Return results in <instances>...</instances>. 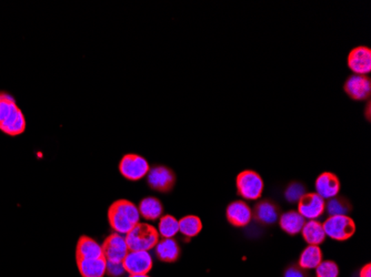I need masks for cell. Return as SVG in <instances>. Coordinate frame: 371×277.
Segmentation results:
<instances>
[{
    "label": "cell",
    "mask_w": 371,
    "mask_h": 277,
    "mask_svg": "<svg viewBox=\"0 0 371 277\" xmlns=\"http://www.w3.org/2000/svg\"><path fill=\"white\" fill-rule=\"evenodd\" d=\"M323 260V251L321 246L308 245L301 252L298 266L303 269H316Z\"/></svg>",
    "instance_id": "44dd1931"
},
{
    "label": "cell",
    "mask_w": 371,
    "mask_h": 277,
    "mask_svg": "<svg viewBox=\"0 0 371 277\" xmlns=\"http://www.w3.org/2000/svg\"><path fill=\"white\" fill-rule=\"evenodd\" d=\"M316 193L326 201L336 198L340 192V181L336 174L323 172L318 176L315 183Z\"/></svg>",
    "instance_id": "5bb4252c"
},
{
    "label": "cell",
    "mask_w": 371,
    "mask_h": 277,
    "mask_svg": "<svg viewBox=\"0 0 371 277\" xmlns=\"http://www.w3.org/2000/svg\"><path fill=\"white\" fill-rule=\"evenodd\" d=\"M138 211L140 216L148 220H158L164 212V207L158 198L153 196L142 198L138 205Z\"/></svg>",
    "instance_id": "7402d4cb"
},
{
    "label": "cell",
    "mask_w": 371,
    "mask_h": 277,
    "mask_svg": "<svg viewBox=\"0 0 371 277\" xmlns=\"http://www.w3.org/2000/svg\"><path fill=\"white\" fill-rule=\"evenodd\" d=\"M297 203L298 213L305 220H317L323 214L326 207V201L317 193H306Z\"/></svg>",
    "instance_id": "30bf717a"
},
{
    "label": "cell",
    "mask_w": 371,
    "mask_h": 277,
    "mask_svg": "<svg viewBox=\"0 0 371 277\" xmlns=\"http://www.w3.org/2000/svg\"><path fill=\"white\" fill-rule=\"evenodd\" d=\"M236 185L239 196L249 201L258 200L264 192V180L256 171L245 170L239 173L236 178Z\"/></svg>",
    "instance_id": "277c9868"
},
{
    "label": "cell",
    "mask_w": 371,
    "mask_h": 277,
    "mask_svg": "<svg viewBox=\"0 0 371 277\" xmlns=\"http://www.w3.org/2000/svg\"><path fill=\"white\" fill-rule=\"evenodd\" d=\"M279 207L272 201H261L256 205L255 211L252 212V218L258 220L264 225H272L279 218Z\"/></svg>",
    "instance_id": "e0dca14e"
},
{
    "label": "cell",
    "mask_w": 371,
    "mask_h": 277,
    "mask_svg": "<svg viewBox=\"0 0 371 277\" xmlns=\"http://www.w3.org/2000/svg\"><path fill=\"white\" fill-rule=\"evenodd\" d=\"M148 185L158 192H169L176 183V176L173 171L162 165L151 167L147 174Z\"/></svg>",
    "instance_id": "9c48e42d"
},
{
    "label": "cell",
    "mask_w": 371,
    "mask_h": 277,
    "mask_svg": "<svg viewBox=\"0 0 371 277\" xmlns=\"http://www.w3.org/2000/svg\"><path fill=\"white\" fill-rule=\"evenodd\" d=\"M352 209V205L349 203L348 200L345 198H330L326 202V207L325 211H327L329 216H334V215H347L350 212Z\"/></svg>",
    "instance_id": "d4e9b609"
},
{
    "label": "cell",
    "mask_w": 371,
    "mask_h": 277,
    "mask_svg": "<svg viewBox=\"0 0 371 277\" xmlns=\"http://www.w3.org/2000/svg\"><path fill=\"white\" fill-rule=\"evenodd\" d=\"M149 170H151V167L147 160L133 153L122 156L120 162V174L129 181L142 180L147 176Z\"/></svg>",
    "instance_id": "8992f818"
},
{
    "label": "cell",
    "mask_w": 371,
    "mask_h": 277,
    "mask_svg": "<svg viewBox=\"0 0 371 277\" xmlns=\"http://www.w3.org/2000/svg\"><path fill=\"white\" fill-rule=\"evenodd\" d=\"M129 277H151L147 275H131Z\"/></svg>",
    "instance_id": "1f68e13d"
},
{
    "label": "cell",
    "mask_w": 371,
    "mask_h": 277,
    "mask_svg": "<svg viewBox=\"0 0 371 277\" xmlns=\"http://www.w3.org/2000/svg\"><path fill=\"white\" fill-rule=\"evenodd\" d=\"M156 255L164 263H173L180 256V247L173 238H164L157 243Z\"/></svg>",
    "instance_id": "d6986e66"
},
{
    "label": "cell",
    "mask_w": 371,
    "mask_h": 277,
    "mask_svg": "<svg viewBox=\"0 0 371 277\" xmlns=\"http://www.w3.org/2000/svg\"><path fill=\"white\" fill-rule=\"evenodd\" d=\"M301 233L308 245L319 246L325 242L327 238L323 223L318 222L317 220H307Z\"/></svg>",
    "instance_id": "ac0fdd59"
},
{
    "label": "cell",
    "mask_w": 371,
    "mask_h": 277,
    "mask_svg": "<svg viewBox=\"0 0 371 277\" xmlns=\"http://www.w3.org/2000/svg\"><path fill=\"white\" fill-rule=\"evenodd\" d=\"M158 233L164 238H173L179 232L178 220L173 215H164L158 224Z\"/></svg>",
    "instance_id": "cb8c5ba5"
},
{
    "label": "cell",
    "mask_w": 371,
    "mask_h": 277,
    "mask_svg": "<svg viewBox=\"0 0 371 277\" xmlns=\"http://www.w3.org/2000/svg\"><path fill=\"white\" fill-rule=\"evenodd\" d=\"M179 232L186 238H195L202 232V222L196 215H186L178 220Z\"/></svg>",
    "instance_id": "603a6c76"
},
{
    "label": "cell",
    "mask_w": 371,
    "mask_h": 277,
    "mask_svg": "<svg viewBox=\"0 0 371 277\" xmlns=\"http://www.w3.org/2000/svg\"><path fill=\"white\" fill-rule=\"evenodd\" d=\"M77 267L82 277H104L107 269V260L102 258L94 260H76Z\"/></svg>",
    "instance_id": "2e32d148"
},
{
    "label": "cell",
    "mask_w": 371,
    "mask_h": 277,
    "mask_svg": "<svg viewBox=\"0 0 371 277\" xmlns=\"http://www.w3.org/2000/svg\"><path fill=\"white\" fill-rule=\"evenodd\" d=\"M159 236L160 235L156 227H153L151 224L138 223L131 232L126 234L125 238L129 251L149 252L151 249L156 247Z\"/></svg>",
    "instance_id": "3957f363"
},
{
    "label": "cell",
    "mask_w": 371,
    "mask_h": 277,
    "mask_svg": "<svg viewBox=\"0 0 371 277\" xmlns=\"http://www.w3.org/2000/svg\"><path fill=\"white\" fill-rule=\"evenodd\" d=\"M285 277H306V274L303 273V269H301L299 266H292L287 269Z\"/></svg>",
    "instance_id": "f1b7e54d"
},
{
    "label": "cell",
    "mask_w": 371,
    "mask_h": 277,
    "mask_svg": "<svg viewBox=\"0 0 371 277\" xmlns=\"http://www.w3.org/2000/svg\"><path fill=\"white\" fill-rule=\"evenodd\" d=\"M102 255L107 262L122 263L126 255L129 252L127 242L124 235L113 233L109 235L102 245Z\"/></svg>",
    "instance_id": "ba28073f"
},
{
    "label": "cell",
    "mask_w": 371,
    "mask_h": 277,
    "mask_svg": "<svg viewBox=\"0 0 371 277\" xmlns=\"http://www.w3.org/2000/svg\"><path fill=\"white\" fill-rule=\"evenodd\" d=\"M317 277H338L339 276V266L334 260H323L316 269Z\"/></svg>",
    "instance_id": "484cf974"
},
{
    "label": "cell",
    "mask_w": 371,
    "mask_h": 277,
    "mask_svg": "<svg viewBox=\"0 0 371 277\" xmlns=\"http://www.w3.org/2000/svg\"><path fill=\"white\" fill-rule=\"evenodd\" d=\"M365 112H367V119H370V103H368V105H367Z\"/></svg>",
    "instance_id": "4dcf8cb0"
},
{
    "label": "cell",
    "mask_w": 371,
    "mask_h": 277,
    "mask_svg": "<svg viewBox=\"0 0 371 277\" xmlns=\"http://www.w3.org/2000/svg\"><path fill=\"white\" fill-rule=\"evenodd\" d=\"M306 187L299 182H292V184L287 187L286 192H285V196H286L287 201L290 203H296L306 194Z\"/></svg>",
    "instance_id": "4316f807"
},
{
    "label": "cell",
    "mask_w": 371,
    "mask_h": 277,
    "mask_svg": "<svg viewBox=\"0 0 371 277\" xmlns=\"http://www.w3.org/2000/svg\"><path fill=\"white\" fill-rule=\"evenodd\" d=\"M102 249L100 244L89 236H82L76 246V260H94L102 258Z\"/></svg>",
    "instance_id": "9a60e30c"
},
{
    "label": "cell",
    "mask_w": 371,
    "mask_h": 277,
    "mask_svg": "<svg viewBox=\"0 0 371 277\" xmlns=\"http://www.w3.org/2000/svg\"><path fill=\"white\" fill-rule=\"evenodd\" d=\"M106 273L113 277H120L125 273V269H124L122 263L107 262V269H106Z\"/></svg>",
    "instance_id": "83f0119b"
},
{
    "label": "cell",
    "mask_w": 371,
    "mask_h": 277,
    "mask_svg": "<svg viewBox=\"0 0 371 277\" xmlns=\"http://www.w3.org/2000/svg\"><path fill=\"white\" fill-rule=\"evenodd\" d=\"M125 271L129 275H147L153 266L151 253L145 251H129L122 260Z\"/></svg>",
    "instance_id": "52a82bcc"
},
{
    "label": "cell",
    "mask_w": 371,
    "mask_h": 277,
    "mask_svg": "<svg viewBox=\"0 0 371 277\" xmlns=\"http://www.w3.org/2000/svg\"><path fill=\"white\" fill-rule=\"evenodd\" d=\"M323 229L326 233V236L334 240H349L354 236L356 233V223L348 215H334L329 216L323 223Z\"/></svg>",
    "instance_id": "5b68a950"
},
{
    "label": "cell",
    "mask_w": 371,
    "mask_h": 277,
    "mask_svg": "<svg viewBox=\"0 0 371 277\" xmlns=\"http://www.w3.org/2000/svg\"><path fill=\"white\" fill-rule=\"evenodd\" d=\"M108 220L115 233L126 235L140 223L138 207L125 198L113 202L108 209Z\"/></svg>",
    "instance_id": "7a4b0ae2"
},
{
    "label": "cell",
    "mask_w": 371,
    "mask_h": 277,
    "mask_svg": "<svg viewBox=\"0 0 371 277\" xmlns=\"http://www.w3.org/2000/svg\"><path fill=\"white\" fill-rule=\"evenodd\" d=\"M343 89L352 100L356 101L367 100L370 96L371 92L370 78L368 76L352 74L345 82Z\"/></svg>",
    "instance_id": "7c38bea8"
},
{
    "label": "cell",
    "mask_w": 371,
    "mask_h": 277,
    "mask_svg": "<svg viewBox=\"0 0 371 277\" xmlns=\"http://www.w3.org/2000/svg\"><path fill=\"white\" fill-rule=\"evenodd\" d=\"M26 119L12 94L0 91V131L9 136H18L26 131Z\"/></svg>",
    "instance_id": "6da1fadb"
},
{
    "label": "cell",
    "mask_w": 371,
    "mask_h": 277,
    "mask_svg": "<svg viewBox=\"0 0 371 277\" xmlns=\"http://www.w3.org/2000/svg\"><path fill=\"white\" fill-rule=\"evenodd\" d=\"M359 277H371V265L370 264H367V265L363 266L361 271H360Z\"/></svg>",
    "instance_id": "f546056e"
},
{
    "label": "cell",
    "mask_w": 371,
    "mask_h": 277,
    "mask_svg": "<svg viewBox=\"0 0 371 277\" xmlns=\"http://www.w3.org/2000/svg\"><path fill=\"white\" fill-rule=\"evenodd\" d=\"M278 220H279V227L283 232L289 235L299 234L306 223V220L298 213V211H288V212L283 213L279 216Z\"/></svg>",
    "instance_id": "ffe728a7"
},
{
    "label": "cell",
    "mask_w": 371,
    "mask_h": 277,
    "mask_svg": "<svg viewBox=\"0 0 371 277\" xmlns=\"http://www.w3.org/2000/svg\"><path fill=\"white\" fill-rule=\"evenodd\" d=\"M227 220L236 227H245L251 222L252 209L244 201H235L227 207Z\"/></svg>",
    "instance_id": "4fadbf2b"
},
{
    "label": "cell",
    "mask_w": 371,
    "mask_h": 277,
    "mask_svg": "<svg viewBox=\"0 0 371 277\" xmlns=\"http://www.w3.org/2000/svg\"><path fill=\"white\" fill-rule=\"evenodd\" d=\"M347 63L354 74L367 76L371 71V49L365 45H358L349 52Z\"/></svg>",
    "instance_id": "8fae6325"
}]
</instances>
